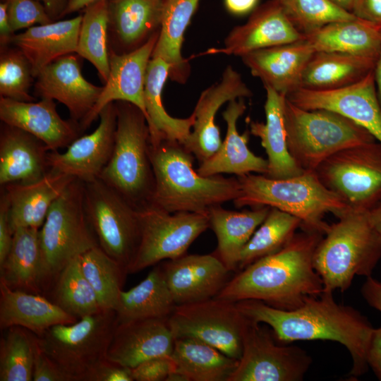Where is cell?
Returning <instances> with one entry per match:
<instances>
[{
  "mask_svg": "<svg viewBox=\"0 0 381 381\" xmlns=\"http://www.w3.org/2000/svg\"><path fill=\"white\" fill-rule=\"evenodd\" d=\"M247 318L271 327L276 340H329L344 346L352 358L350 375L358 377L368 368L367 351L374 327L358 310L337 303L333 291L307 298L294 310H282L255 299L236 302Z\"/></svg>",
  "mask_w": 381,
  "mask_h": 381,
  "instance_id": "cell-1",
  "label": "cell"
},
{
  "mask_svg": "<svg viewBox=\"0 0 381 381\" xmlns=\"http://www.w3.org/2000/svg\"><path fill=\"white\" fill-rule=\"evenodd\" d=\"M323 236L301 229L277 253L238 271L216 297L234 302L260 300L282 310L297 308L307 298L324 291L313 267L314 252Z\"/></svg>",
  "mask_w": 381,
  "mask_h": 381,
  "instance_id": "cell-2",
  "label": "cell"
},
{
  "mask_svg": "<svg viewBox=\"0 0 381 381\" xmlns=\"http://www.w3.org/2000/svg\"><path fill=\"white\" fill-rule=\"evenodd\" d=\"M150 155L155 176L150 202L169 212L207 213L241 193L238 178L200 175L193 167L194 155L179 142L151 145Z\"/></svg>",
  "mask_w": 381,
  "mask_h": 381,
  "instance_id": "cell-3",
  "label": "cell"
},
{
  "mask_svg": "<svg viewBox=\"0 0 381 381\" xmlns=\"http://www.w3.org/2000/svg\"><path fill=\"white\" fill-rule=\"evenodd\" d=\"M241 193L233 202L236 207L267 206L289 213L301 221V229L327 232V213L339 218L350 207L327 189L315 171L285 179H272L264 174H248L237 176Z\"/></svg>",
  "mask_w": 381,
  "mask_h": 381,
  "instance_id": "cell-4",
  "label": "cell"
},
{
  "mask_svg": "<svg viewBox=\"0 0 381 381\" xmlns=\"http://www.w3.org/2000/svg\"><path fill=\"white\" fill-rule=\"evenodd\" d=\"M329 226L313 255L324 291H346L356 276H372L381 258V236L368 211L349 210Z\"/></svg>",
  "mask_w": 381,
  "mask_h": 381,
  "instance_id": "cell-5",
  "label": "cell"
},
{
  "mask_svg": "<svg viewBox=\"0 0 381 381\" xmlns=\"http://www.w3.org/2000/svg\"><path fill=\"white\" fill-rule=\"evenodd\" d=\"M115 104L114 148L99 179L139 207L151 202L155 189L150 130L138 107L124 101Z\"/></svg>",
  "mask_w": 381,
  "mask_h": 381,
  "instance_id": "cell-6",
  "label": "cell"
},
{
  "mask_svg": "<svg viewBox=\"0 0 381 381\" xmlns=\"http://www.w3.org/2000/svg\"><path fill=\"white\" fill-rule=\"evenodd\" d=\"M284 122L289 151L303 171H314L341 150L377 140L368 130L339 114L304 109L287 97Z\"/></svg>",
  "mask_w": 381,
  "mask_h": 381,
  "instance_id": "cell-7",
  "label": "cell"
},
{
  "mask_svg": "<svg viewBox=\"0 0 381 381\" xmlns=\"http://www.w3.org/2000/svg\"><path fill=\"white\" fill-rule=\"evenodd\" d=\"M85 183L74 179L54 201L39 230L45 292L66 265L98 246L87 219Z\"/></svg>",
  "mask_w": 381,
  "mask_h": 381,
  "instance_id": "cell-8",
  "label": "cell"
},
{
  "mask_svg": "<svg viewBox=\"0 0 381 381\" xmlns=\"http://www.w3.org/2000/svg\"><path fill=\"white\" fill-rule=\"evenodd\" d=\"M117 323L115 310H102L36 336L40 349L72 381H82L94 365L106 358Z\"/></svg>",
  "mask_w": 381,
  "mask_h": 381,
  "instance_id": "cell-9",
  "label": "cell"
},
{
  "mask_svg": "<svg viewBox=\"0 0 381 381\" xmlns=\"http://www.w3.org/2000/svg\"><path fill=\"white\" fill-rule=\"evenodd\" d=\"M138 212L140 241L128 274L186 254L192 243L210 228L208 213H172L152 202L138 207Z\"/></svg>",
  "mask_w": 381,
  "mask_h": 381,
  "instance_id": "cell-10",
  "label": "cell"
},
{
  "mask_svg": "<svg viewBox=\"0 0 381 381\" xmlns=\"http://www.w3.org/2000/svg\"><path fill=\"white\" fill-rule=\"evenodd\" d=\"M314 171L352 210L369 212L381 202V143L377 140L341 150Z\"/></svg>",
  "mask_w": 381,
  "mask_h": 381,
  "instance_id": "cell-11",
  "label": "cell"
},
{
  "mask_svg": "<svg viewBox=\"0 0 381 381\" xmlns=\"http://www.w3.org/2000/svg\"><path fill=\"white\" fill-rule=\"evenodd\" d=\"M84 183L86 216L98 246L127 271L140 241L138 207L99 179Z\"/></svg>",
  "mask_w": 381,
  "mask_h": 381,
  "instance_id": "cell-12",
  "label": "cell"
},
{
  "mask_svg": "<svg viewBox=\"0 0 381 381\" xmlns=\"http://www.w3.org/2000/svg\"><path fill=\"white\" fill-rule=\"evenodd\" d=\"M248 321L236 302L217 297L176 305L168 318L174 339L200 340L236 360L242 354Z\"/></svg>",
  "mask_w": 381,
  "mask_h": 381,
  "instance_id": "cell-13",
  "label": "cell"
},
{
  "mask_svg": "<svg viewBox=\"0 0 381 381\" xmlns=\"http://www.w3.org/2000/svg\"><path fill=\"white\" fill-rule=\"evenodd\" d=\"M260 324L248 319L242 354L228 381L303 380L311 356L297 346L276 344L272 331Z\"/></svg>",
  "mask_w": 381,
  "mask_h": 381,
  "instance_id": "cell-14",
  "label": "cell"
},
{
  "mask_svg": "<svg viewBox=\"0 0 381 381\" xmlns=\"http://www.w3.org/2000/svg\"><path fill=\"white\" fill-rule=\"evenodd\" d=\"M286 97L304 109H327L339 114L368 130L381 143V106L373 70L345 87L327 90L300 87Z\"/></svg>",
  "mask_w": 381,
  "mask_h": 381,
  "instance_id": "cell-15",
  "label": "cell"
},
{
  "mask_svg": "<svg viewBox=\"0 0 381 381\" xmlns=\"http://www.w3.org/2000/svg\"><path fill=\"white\" fill-rule=\"evenodd\" d=\"M99 117V123L96 129L78 137L65 152H49L50 170L69 175L83 183L99 178L114 148L117 118L115 102L106 105Z\"/></svg>",
  "mask_w": 381,
  "mask_h": 381,
  "instance_id": "cell-16",
  "label": "cell"
},
{
  "mask_svg": "<svg viewBox=\"0 0 381 381\" xmlns=\"http://www.w3.org/2000/svg\"><path fill=\"white\" fill-rule=\"evenodd\" d=\"M159 31L154 34L139 48L124 54L109 50V75L95 105L79 123L85 130L99 117L102 109L108 104L118 101L130 102L138 107L146 120L144 102V86L148 63L157 43Z\"/></svg>",
  "mask_w": 381,
  "mask_h": 381,
  "instance_id": "cell-17",
  "label": "cell"
},
{
  "mask_svg": "<svg viewBox=\"0 0 381 381\" xmlns=\"http://www.w3.org/2000/svg\"><path fill=\"white\" fill-rule=\"evenodd\" d=\"M161 265L176 305L216 297L231 279V272L214 253L185 254Z\"/></svg>",
  "mask_w": 381,
  "mask_h": 381,
  "instance_id": "cell-18",
  "label": "cell"
},
{
  "mask_svg": "<svg viewBox=\"0 0 381 381\" xmlns=\"http://www.w3.org/2000/svg\"><path fill=\"white\" fill-rule=\"evenodd\" d=\"M251 95L241 75L231 66L225 68L219 82L201 92L193 112L194 124L184 145L200 163L213 155L222 145L215 123L219 109L226 102Z\"/></svg>",
  "mask_w": 381,
  "mask_h": 381,
  "instance_id": "cell-19",
  "label": "cell"
},
{
  "mask_svg": "<svg viewBox=\"0 0 381 381\" xmlns=\"http://www.w3.org/2000/svg\"><path fill=\"white\" fill-rule=\"evenodd\" d=\"M78 56L70 54L45 66L35 78V91L41 98L65 105L71 120L79 125L95 105L103 87L85 80Z\"/></svg>",
  "mask_w": 381,
  "mask_h": 381,
  "instance_id": "cell-20",
  "label": "cell"
},
{
  "mask_svg": "<svg viewBox=\"0 0 381 381\" xmlns=\"http://www.w3.org/2000/svg\"><path fill=\"white\" fill-rule=\"evenodd\" d=\"M303 39V35L292 24L279 3L272 0L255 9L245 24L235 27L226 37L224 47L210 49L206 54L242 56Z\"/></svg>",
  "mask_w": 381,
  "mask_h": 381,
  "instance_id": "cell-21",
  "label": "cell"
},
{
  "mask_svg": "<svg viewBox=\"0 0 381 381\" xmlns=\"http://www.w3.org/2000/svg\"><path fill=\"white\" fill-rule=\"evenodd\" d=\"M2 123L29 133L40 140L49 151L68 147L78 137V123L63 119L53 99L23 102L1 97Z\"/></svg>",
  "mask_w": 381,
  "mask_h": 381,
  "instance_id": "cell-22",
  "label": "cell"
},
{
  "mask_svg": "<svg viewBox=\"0 0 381 381\" xmlns=\"http://www.w3.org/2000/svg\"><path fill=\"white\" fill-rule=\"evenodd\" d=\"M174 344L168 318L117 323L106 358L133 368L150 358L171 356Z\"/></svg>",
  "mask_w": 381,
  "mask_h": 381,
  "instance_id": "cell-23",
  "label": "cell"
},
{
  "mask_svg": "<svg viewBox=\"0 0 381 381\" xmlns=\"http://www.w3.org/2000/svg\"><path fill=\"white\" fill-rule=\"evenodd\" d=\"M315 52L304 39L258 49L241 57L251 74L286 96L301 87L303 71Z\"/></svg>",
  "mask_w": 381,
  "mask_h": 381,
  "instance_id": "cell-24",
  "label": "cell"
},
{
  "mask_svg": "<svg viewBox=\"0 0 381 381\" xmlns=\"http://www.w3.org/2000/svg\"><path fill=\"white\" fill-rule=\"evenodd\" d=\"M246 109L243 98L229 102L222 113L226 123V133L218 150L200 163L197 171L203 176L235 174L237 176L251 173L265 175L268 170L267 159L255 155L248 148L249 131L240 134L237 121Z\"/></svg>",
  "mask_w": 381,
  "mask_h": 381,
  "instance_id": "cell-25",
  "label": "cell"
},
{
  "mask_svg": "<svg viewBox=\"0 0 381 381\" xmlns=\"http://www.w3.org/2000/svg\"><path fill=\"white\" fill-rule=\"evenodd\" d=\"M74 179L49 169L35 182L1 186L8 200L13 231L18 228L40 229L54 201Z\"/></svg>",
  "mask_w": 381,
  "mask_h": 381,
  "instance_id": "cell-26",
  "label": "cell"
},
{
  "mask_svg": "<svg viewBox=\"0 0 381 381\" xmlns=\"http://www.w3.org/2000/svg\"><path fill=\"white\" fill-rule=\"evenodd\" d=\"M47 146L20 128L3 123L0 133V186L28 183L49 171Z\"/></svg>",
  "mask_w": 381,
  "mask_h": 381,
  "instance_id": "cell-27",
  "label": "cell"
},
{
  "mask_svg": "<svg viewBox=\"0 0 381 381\" xmlns=\"http://www.w3.org/2000/svg\"><path fill=\"white\" fill-rule=\"evenodd\" d=\"M82 16L38 25L14 35L11 43L29 61L35 78L47 65L76 52Z\"/></svg>",
  "mask_w": 381,
  "mask_h": 381,
  "instance_id": "cell-28",
  "label": "cell"
},
{
  "mask_svg": "<svg viewBox=\"0 0 381 381\" xmlns=\"http://www.w3.org/2000/svg\"><path fill=\"white\" fill-rule=\"evenodd\" d=\"M78 319L44 295L13 289L0 281V327H23L37 336L61 324Z\"/></svg>",
  "mask_w": 381,
  "mask_h": 381,
  "instance_id": "cell-29",
  "label": "cell"
},
{
  "mask_svg": "<svg viewBox=\"0 0 381 381\" xmlns=\"http://www.w3.org/2000/svg\"><path fill=\"white\" fill-rule=\"evenodd\" d=\"M266 101L264 109L265 123L250 122V132L260 140L267 155L268 170L265 174L272 179H285L303 171L291 157L287 146L284 122L286 95L264 86Z\"/></svg>",
  "mask_w": 381,
  "mask_h": 381,
  "instance_id": "cell-30",
  "label": "cell"
},
{
  "mask_svg": "<svg viewBox=\"0 0 381 381\" xmlns=\"http://www.w3.org/2000/svg\"><path fill=\"white\" fill-rule=\"evenodd\" d=\"M108 4L117 54L139 48L159 31L163 0H109Z\"/></svg>",
  "mask_w": 381,
  "mask_h": 381,
  "instance_id": "cell-31",
  "label": "cell"
},
{
  "mask_svg": "<svg viewBox=\"0 0 381 381\" xmlns=\"http://www.w3.org/2000/svg\"><path fill=\"white\" fill-rule=\"evenodd\" d=\"M169 73L170 65L167 61L159 57L151 58L146 71L144 102L152 145L162 140L176 141L184 145L195 121L193 114L188 118L178 119L165 110L162 95Z\"/></svg>",
  "mask_w": 381,
  "mask_h": 381,
  "instance_id": "cell-32",
  "label": "cell"
},
{
  "mask_svg": "<svg viewBox=\"0 0 381 381\" xmlns=\"http://www.w3.org/2000/svg\"><path fill=\"white\" fill-rule=\"evenodd\" d=\"M270 209L263 206L236 212L224 209L220 205L209 210L210 228L217 241L213 253L231 272L237 271L243 248L265 220Z\"/></svg>",
  "mask_w": 381,
  "mask_h": 381,
  "instance_id": "cell-33",
  "label": "cell"
},
{
  "mask_svg": "<svg viewBox=\"0 0 381 381\" xmlns=\"http://www.w3.org/2000/svg\"><path fill=\"white\" fill-rule=\"evenodd\" d=\"M39 230L18 228L11 250L0 265V281L13 289L45 293Z\"/></svg>",
  "mask_w": 381,
  "mask_h": 381,
  "instance_id": "cell-34",
  "label": "cell"
},
{
  "mask_svg": "<svg viewBox=\"0 0 381 381\" xmlns=\"http://www.w3.org/2000/svg\"><path fill=\"white\" fill-rule=\"evenodd\" d=\"M315 52H334L377 60L381 51L378 27L364 20L329 23L306 35Z\"/></svg>",
  "mask_w": 381,
  "mask_h": 381,
  "instance_id": "cell-35",
  "label": "cell"
},
{
  "mask_svg": "<svg viewBox=\"0 0 381 381\" xmlns=\"http://www.w3.org/2000/svg\"><path fill=\"white\" fill-rule=\"evenodd\" d=\"M200 0H163L159 34L152 57L170 65L169 78L185 83L190 75V65L181 55L184 32Z\"/></svg>",
  "mask_w": 381,
  "mask_h": 381,
  "instance_id": "cell-36",
  "label": "cell"
},
{
  "mask_svg": "<svg viewBox=\"0 0 381 381\" xmlns=\"http://www.w3.org/2000/svg\"><path fill=\"white\" fill-rule=\"evenodd\" d=\"M375 62L341 52H315L303 71L301 87L327 90L349 85L372 71Z\"/></svg>",
  "mask_w": 381,
  "mask_h": 381,
  "instance_id": "cell-37",
  "label": "cell"
},
{
  "mask_svg": "<svg viewBox=\"0 0 381 381\" xmlns=\"http://www.w3.org/2000/svg\"><path fill=\"white\" fill-rule=\"evenodd\" d=\"M176 304L161 264L128 291H121L115 309L118 323L150 318H168Z\"/></svg>",
  "mask_w": 381,
  "mask_h": 381,
  "instance_id": "cell-38",
  "label": "cell"
},
{
  "mask_svg": "<svg viewBox=\"0 0 381 381\" xmlns=\"http://www.w3.org/2000/svg\"><path fill=\"white\" fill-rule=\"evenodd\" d=\"M176 369L188 381H228L238 360L200 340L174 339L171 354Z\"/></svg>",
  "mask_w": 381,
  "mask_h": 381,
  "instance_id": "cell-39",
  "label": "cell"
},
{
  "mask_svg": "<svg viewBox=\"0 0 381 381\" xmlns=\"http://www.w3.org/2000/svg\"><path fill=\"white\" fill-rule=\"evenodd\" d=\"M108 0L96 1L86 8L79 31L76 54L89 61L105 83L109 75Z\"/></svg>",
  "mask_w": 381,
  "mask_h": 381,
  "instance_id": "cell-40",
  "label": "cell"
},
{
  "mask_svg": "<svg viewBox=\"0 0 381 381\" xmlns=\"http://www.w3.org/2000/svg\"><path fill=\"white\" fill-rule=\"evenodd\" d=\"M301 226V221L298 218L270 207L265 220L243 248L237 271L281 250L290 241Z\"/></svg>",
  "mask_w": 381,
  "mask_h": 381,
  "instance_id": "cell-41",
  "label": "cell"
},
{
  "mask_svg": "<svg viewBox=\"0 0 381 381\" xmlns=\"http://www.w3.org/2000/svg\"><path fill=\"white\" fill-rule=\"evenodd\" d=\"M51 293L50 300L78 320L104 310L82 272L80 255L60 272L51 287Z\"/></svg>",
  "mask_w": 381,
  "mask_h": 381,
  "instance_id": "cell-42",
  "label": "cell"
},
{
  "mask_svg": "<svg viewBox=\"0 0 381 381\" xmlns=\"http://www.w3.org/2000/svg\"><path fill=\"white\" fill-rule=\"evenodd\" d=\"M83 273L93 288L104 310H115L126 276V269L99 246L80 255Z\"/></svg>",
  "mask_w": 381,
  "mask_h": 381,
  "instance_id": "cell-43",
  "label": "cell"
},
{
  "mask_svg": "<svg viewBox=\"0 0 381 381\" xmlns=\"http://www.w3.org/2000/svg\"><path fill=\"white\" fill-rule=\"evenodd\" d=\"M6 330L0 342V381H32L36 334L18 326Z\"/></svg>",
  "mask_w": 381,
  "mask_h": 381,
  "instance_id": "cell-44",
  "label": "cell"
},
{
  "mask_svg": "<svg viewBox=\"0 0 381 381\" xmlns=\"http://www.w3.org/2000/svg\"><path fill=\"white\" fill-rule=\"evenodd\" d=\"M294 27L303 36L337 21L356 16L330 0H276Z\"/></svg>",
  "mask_w": 381,
  "mask_h": 381,
  "instance_id": "cell-45",
  "label": "cell"
},
{
  "mask_svg": "<svg viewBox=\"0 0 381 381\" xmlns=\"http://www.w3.org/2000/svg\"><path fill=\"white\" fill-rule=\"evenodd\" d=\"M31 65L18 48L1 47L0 56L1 97L18 101L34 102L30 94L33 82Z\"/></svg>",
  "mask_w": 381,
  "mask_h": 381,
  "instance_id": "cell-46",
  "label": "cell"
},
{
  "mask_svg": "<svg viewBox=\"0 0 381 381\" xmlns=\"http://www.w3.org/2000/svg\"><path fill=\"white\" fill-rule=\"evenodd\" d=\"M6 2L13 32L52 22L48 12L39 1L6 0Z\"/></svg>",
  "mask_w": 381,
  "mask_h": 381,
  "instance_id": "cell-47",
  "label": "cell"
},
{
  "mask_svg": "<svg viewBox=\"0 0 381 381\" xmlns=\"http://www.w3.org/2000/svg\"><path fill=\"white\" fill-rule=\"evenodd\" d=\"M176 369L171 356H163L146 360L131 368L133 381H166Z\"/></svg>",
  "mask_w": 381,
  "mask_h": 381,
  "instance_id": "cell-48",
  "label": "cell"
},
{
  "mask_svg": "<svg viewBox=\"0 0 381 381\" xmlns=\"http://www.w3.org/2000/svg\"><path fill=\"white\" fill-rule=\"evenodd\" d=\"M82 381H133V379L131 368L104 358L85 374Z\"/></svg>",
  "mask_w": 381,
  "mask_h": 381,
  "instance_id": "cell-49",
  "label": "cell"
},
{
  "mask_svg": "<svg viewBox=\"0 0 381 381\" xmlns=\"http://www.w3.org/2000/svg\"><path fill=\"white\" fill-rule=\"evenodd\" d=\"M32 381H72L40 349L37 339Z\"/></svg>",
  "mask_w": 381,
  "mask_h": 381,
  "instance_id": "cell-50",
  "label": "cell"
},
{
  "mask_svg": "<svg viewBox=\"0 0 381 381\" xmlns=\"http://www.w3.org/2000/svg\"><path fill=\"white\" fill-rule=\"evenodd\" d=\"M13 231L9 218V205L4 192L0 197V265L7 257L13 243Z\"/></svg>",
  "mask_w": 381,
  "mask_h": 381,
  "instance_id": "cell-51",
  "label": "cell"
},
{
  "mask_svg": "<svg viewBox=\"0 0 381 381\" xmlns=\"http://www.w3.org/2000/svg\"><path fill=\"white\" fill-rule=\"evenodd\" d=\"M352 13L360 19L381 26V0H356Z\"/></svg>",
  "mask_w": 381,
  "mask_h": 381,
  "instance_id": "cell-52",
  "label": "cell"
},
{
  "mask_svg": "<svg viewBox=\"0 0 381 381\" xmlns=\"http://www.w3.org/2000/svg\"><path fill=\"white\" fill-rule=\"evenodd\" d=\"M367 362L381 380V327L373 329L367 351Z\"/></svg>",
  "mask_w": 381,
  "mask_h": 381,
  "instance_id": "cell-53",
  "label": "cell"
},
{
  "mask_svg": "<svg viewBox=\"0 0 381 381\" xmlns=\"http://www.w3.org/2000/svg\"><path fill=\"white\" fill-rule=\"evenodd\" d=\"M361 293L366 303L381 313V281L372 276L366 277Z\"/></svg>",
  "mask_w": 381,
  "mask_h": 381,
  "instance_id": "cell-54",
  "label": "cell"
},
{
  "mask_svg": "<svg viewBox=\"0 0 381 381\" xmlns=\"http://www.w3.org/2000/svg\"><path fill=\"white\" fill-rule=\"evenodd\" d=\"M14 35L7 11L6 1L0 4V42L1 47L7 46L11 43Z\"/></svg>",
  "mask_w": 381,
  "mask_h": 381,
  "instance_id": "cell-55",
  "label": "cell"
},
{
  "mask_svg": "<svg viewBox=\"0 0 381 381\" xmlns=\"http://www.w3.org/2000/svg\"><path fill=\"white\" fill-rule=\"evenodd\" d=\"M227 10L236 15H243L252 11L258 0H224Z\"/></svg>",
  "mask_w": 381,
  "mask_h": 381,
  "instance_id": "cell-56",
  "label": "cell"
},
{
  "mask_svg": "<svg viewBox=\"0 0 381 381\" xmlns=\"http://www.w3.org/2000/svg\"><path fill=\"white\" fill-rule=\"evenodd\" d=\"M98 1L100 0H68L61 14L66 15L79 11Z\"/></svg>",
  "mask_w": 381,
  "mask_h": 381,
  "instance_id": "cell-57",
  "label": "cell"
},
{
  "mask_svg": "<svg viewBox=\"0 0 381 381\" xmlns=\"http://www.w3.org/2000/svg\"><path fill=\"white\" fill-rule=\"evenodd\" d=\"M370 220L381 236V202L368 212Z\"/></svg>",
  "mask_w": 381,
  "mask_h": 381,
  "instance_id": "cell-58",
  "label": "cell"
},
{
  "mask_svg": "<svg viewBox=\"0 0 381 381\" xmlns=\"http://www.w3.org/2000/svg\"><path fill=\"white\" fill-rule=\"evenodd\" d=\"M376 92L381 106V51L376 60L373 69Z\"/></svg>",
  "mask_w": 381,
  "mask_h": 381,
  "instance_id": "cell-59",
  "label": "cell"
},
{
  "mask_svg": "<svg viewBox=\"0 0 381 381\" xmlns=\"http://www.w3.org/2000/svg\"><path fill=\"white\" fill-rule=\"evenodd\" d=\"M341 8L352 13L356 0H330Z\"/></svg>",
  "mask_w": 381,
  "mask_h": 381,
  "instance_id": "cell-60",
  "label": "cell"
},
{
  "mask_svg": "<svg viewBox=\"0 0 381 381\" xmlns=\"http://www.w3.org/2000/svg\"><path fill=\"white\" fill-rule=\"evenodd\" d=\"M166 381H188V380L185 375L175 370L169 374Z\"/></svg>",
  "mask_w": 381,
  "mask_h": 381,
  "instance_id": "cell-61",
  "label": "cell"
},
{
  "mask_svg": "<svg viewBox=\"0 0 381 381\" xmlns=\"http://www.w3.org/2000/svg\"><path fill=\"white\" fill-rule=\"evenodd\" d=\"M43 1L49 8L54 9V7L56 6L62 0H37Z\"/></svg>",
  "mask_w": 381,
  "mask_h": 381,
  "instance_id": "cell-62",
  "label": "cell"
},
{
  "mask_svg": "<svg viewBox=\"0 0 381 381\" xmlns=\"http://www.w3.org/2000/svg\"><path fill=\"white\" fill-rule=\"evenodd\" d=\"M378 31H379V35H380V38L381 41V26L378 28Z\"/></svg>",
  "mask_w": 381,
  "mask_h": 381,
  "instance_id": "cell-63",
  "label": "cell"
}]
</instances>
